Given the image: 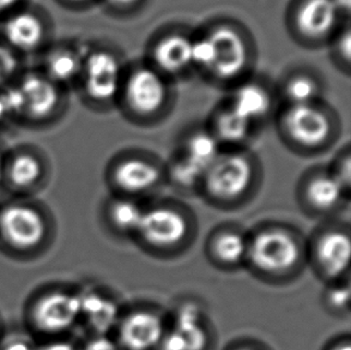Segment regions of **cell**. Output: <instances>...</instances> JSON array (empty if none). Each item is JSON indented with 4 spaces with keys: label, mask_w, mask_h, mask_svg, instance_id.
<instances>
[{
    "label": "cell",
    "mask_w": 351,
    "mask_h": 350,
    "mask_svg": "<svg viewBox=\"0 0 351 350\" xmlns=\"http://www.w3.org/2000/svg\"><path fill=\"white\" fill-rule=\"evenodd\" d=\"M209 38L214 43L215 57L213 70L221 78H233L241 73L247 64L246 45L241 35L234 29H216Z\"/></svg>",
    "instance_id": "8"
},
{
    "label": "cell",
    "mask_w": 351,
    "mask_h": 350,
    "mask_svg": "<svg viewBox=\"0 0 351 350\" xmlns=\"http://www.w3.org/2000/svg\"><path fill=\"white\" fill-rule=\"evenodd\" d=\"M328 307L336 313H348L350 310V287L349 283L335 284L325 295Z\"/></svg>",
    "instance_id": "29"
},
{
    "label": "cell",
    "mask_w": 351,
    "mask_h": 350,
    "mask_svg": "<svg viewBox=\"0 0 351 350\" xmlns=\"http://www.w3.org/2000/svg\"><path fill=\"white\" fill-rule=\"evenodd\" d=\"M301 259L298 239L280 228H269L248 240L246 261L258 274H289Z\"/></svg>",
    "instance_id": "1"
},
{
    "label": "cell",
    "mask_w": 351,
    "mask_h": 350,
    "mask_svg": "<svg viewBox=\"0 0 351 350\" xmlns=\"http://www.w3.org/2000/svg\"><path fill=\"white\" fill-rule=\"evenodd\" d=\"M314 261L328 279H338L350 266L351 242L349 233L333 229L324 233L314 246Z\"/></svg>",
    "instance_id": "7"
},
{
    "label": "cell",
    "mask_w": 351,
    "mask_h": 350,
    "mask_svg": "<svg viewBox=\"0 0 351 350\" xmlns=\"http://www.w3.org/2000/svg\"><path fill=\"white\" fill-rule=\"evenodd\" d=\"M166 95V84L161 76L149 69H141L134 72L126 86L128 104L139 113L156 112L161 108Z\"/></svg>",
    "instance_id": "11"
},
{
    "label": "cell",
    "mask_w": 351,
    "mask_h": 350,
    "mask_svg": "<svg viewBox=\"0 0 351 350\" xmlns=\"http://www.w3.org/2000/svg\"><path fill=\"white\" fill-rule=\"evenodd\" d=\"M330 350H351L350 341L344 340V341L338 342Z\"/></svg>",
    "instance_id": "38"
},
{
    "label": "cell",
    "mask_w": 351,
    "mask_h": 350,
    "mask_svg": "<svg viewBox=\"0 0 351 350\" xmlns=\"http://www.w3.org/2000/svg\"><path fill=\"white\" fill-rule=\"evenodd\" d=\"M204 175L203 172L199 171L193 165H191L190 162L185 160L184 157L179 159L171 170L173 181L179 187H185V189H192V187H197L198 185H202Z\"/></svg>",
    "instance_id": "27"
},
{
    "label": "cell",
    "mask_w": 351,
    "mask_h": 350,
    "mask_svg": "<svg viewBox=\"0 0 351 350\" xmlns=\"http://www.w3.org/2000/svg\"><path fill=\"white\" fill-rule=\"evenodd\" d=\"M215 57H216V52H215L214 43L211 41L209 36L192 43L191 62L197 64L199 67L211 69L214 65Z\"/></svg>",
    "instance_id": "30"
},
{
    "label": "cell",
    "mask_w": 351,
    "mask_h": 350,
    "mask_svg": "<svg viewBox=\"0 0 351 350\" xmlns=\"http://www.w3.org/2000/svg\"><path fill=\"white\" fill-rule=\"evenodd\" d=\"M219 154L217 138L208 133H197L190 138L182 157L205 174Z\"/></svg>",
    "instance_id": "22"
},
{
    "label": "cell",
    "mask_w": 351,
    "mask_h": 350,
    "mask_svg": "<svg viewBox=\"0 0 351 350\" xmlns=\"http://www.w3.org/2000/svg\"><path fill=\"white\" fill-rule=\"evenodd\" d=\"M338 52L342 54V57L349 62L351 56V38L350 30L347 29L338 41Z\"/></svg>",
    "instance_id": "33"
},
{
    "label": "cell",
    "mask_w": 351,
    "mask_h": 350,
    "mask_svg": "<svg viewBox=\"0 0 351 350\" xmlns=\"http://www.w3.org/2000/svg\"><path fill=\"white\" fill-rule=\"evenodd\" d=\"M80 316V296L69 293L49 294L35 308V320L38 327L49 332L66 330Z\"/></svg>",
    "instance_id": "10"
},
{
    "label": "cell",
    "mask_w": 351,
    "mask_h": 350,
    "mask_svg": "<svg viewBox=\"0 0 351 350\" xmlns=\"http://www.w3.org/2000/svg\"><path fill=\"white\" fill-rule=\"evenodd\" d=\"M24 100V113L35 119L48 117L57 107L59 101L56 83L49 78L30 75L19 86Z\"/></svg>",
    "instance_id": "13"
},
{
    "label": "cell",
    "mask_w": 351,
    "mask_h": 350,
    "mask_svg": "<svg viewBox=\"0 0 351 350\" xmlns=\"http://www.w3.org/2000/svg\"><path fill=\"white\" fill-rule=\"evenodd\" d=\"M88 95L95 101H110L118 94L121 69L118 59L105 51L90 54L83 65Z\"/></svg>",
    "instance_id": "5"
},
{
    "label": "cell",
    "mask_w": 351,
    "mask_h": 350,
    "mask_svg": "<svg viewBox=\"0 0 351 350\" xmlns=\"http://www.w3.org/2000/svg\"><path fill=\"white\" fill-rule=\"evenodd\" d=\"M192 41L181 35H171L163 38L155 49V60L162 70L167 72H180L191 62Z\"/></svg>",
    "instance_id": "19"
},
{
    "label": "cell",
    "mask_w": 351,
    "mask_h": 350,
    "mask_svg": "<svg viewBox=\"0 0 351 350\" xmlns=\"http://www.w3.org/2000/svg\"><path fill=\"white\" fill-rule=\"evenodd\" d=\"M318 91V86L307 77H298L287 86V95L290 101L294 102V106L312 104V101L317 97Z\"/></svg>",
    "instance_id": "28"
},
{
    "label": "cell",
    "mask_w": 351,
    "mask_h": 350,
    "mask_svg": "<svg viewBox=\"0 0 351 350\" xmlns=\"http://www.w3.org/2000/svg\"><path fill=\"white\" fill-rule=\"evenodd\" d=\"M0 227L5 237L19 247H32L43 240L45 223L33 209L14 205L6 209L0 218Z\"/></svg>",
    "instance_id": "9"
},
{
    "label": "cell",
    "mask_w": 351,
    "mask_h": 350,
    "mask_svg": "<svg viewBox=\"0 0 351 350\" xmlns=\"http://www.w3.org/2000/svg\"><path fill=\"white\" fill-rule=\"evenodd\" d=\"M1 175H3V161H1V156H0V179H1Z\"/></svg>",
    "instance_id": "40"
},
{
    "label": "cell",
    "mask_w": 351,
    "mask_h": 350,
    "mask_svg": "<svg viewBox=\"0 0 351 350\" xmlns=\"http://www.w3.org/2000/svg\"><path fill=\"white\" fill-rule=\"evenodd\" d=\"M4 350H33L30 348L28 343L24 341L10 342L8 346L5 347Z\"/></svg>",
    "instance_id": "36"
},
{
    "label": "cell",
    "mask_w": 351,
    "mask_h": 350,
    "mask_svg": "<svg viewBox=\"0 0 351 350\" xmlns=\"http://www.w3.org/2000/svg\"><path fill=\"white\" fill-rule=\"evenodd\" d=\"M19 67L17 58L9 48L0 46V86L12 77Z\"/></svg>",
    "instance_id": "31"
},
{
    "label": "cell",
    "mask_w": 351,
    "mask_h": 350,
    "mask_svg": "<svg viewBox=\"0 0 351 350\" xmlns=\"http://www.w3.org/2000/svg\"><path fill=\"white\" fill-rule=\"evenodd\" d=\"M285 126L295 142L306 148L322 145L331 133L328 115L313 104H299L290 109Z\"/></svg>",
    "instance_id": "6"
},
{
    "label": "cell",
    "mask_w": 351,
    "mask_h": 350,
    "mask_svg": "<svg viewBox=\"0 0 351 350\" xmlns=\"http://www.w3.org/2000/svg\"><path fill=\"white\" fill-rule=\"evenodd\" d=\"M333 3L337 8L338 12L341 14H349L351 8V0H333Z\"/></svg>",
    "instance_id": "35"
},
{
    "label": "cell",
    "mask_w": 351,
    "mask_h": 350,
    "mask_svg": "<svg viewBox=\"0 0 351 350\" xmlns=\"http://www.w3.org/2000/svg\"><path fill=\"white\" fill-rule=\"evenodd\" d=\"M81 316L88 319L97 336H106L113 327H118L120 312L118 305L99 293H86L80 296Z\"/></svg>",
    "instance_id": "15"
},
{
    "label": "cell",
    "mask_w": 351,
    "mask_h": 350,
    "mask_svg": "<svg viewBox=\"0 0 351 350\" xmlns=\"http://www.w3.org/2000/svg\"><path fill=\"white\" fill-rule=\"evenodd\" d=\"M190 223L184 213L169 205L145 209L137 237L154 250L176 248L189 237Z\"/></svg>",
    "instance_id": "3"
},
{
    "label": "cell",
    "mask_w": 351,
    "mask_h": 350,
    "mask_svg": "<svg viewBox=\"0 0 351 350\" xmlns=\"http://www.w3.org/2000/svg\"><path fill=\"white\" fill-rule=\"evenodd\" d=\"M38 350H75V348L66 342H56V343H51L48 346H45Z\"/></svg>",
    "instance_id": "34"
},
{
    "label": "cell",
    "mask_w": 351,
    "mask_h": 350,
    "mask_svg": "<svg viewBox=\"0 0 351 350\" xmlns=\"http://www.w3.org/2000/svg\"><path fill=\"white\" fill-rule=\"evenodd\" d=\"M254 171L242 154H219L202 181L208 197L219 203H233L251 189Z\"/></svg>",
    "instance_id": "2"
},
{
    "label": "cell",
    "mask_w": 351,
    "mask_h": 350,
    "mask_svg": "<svg viewBox=\"0 0 351 350\" xmlns=\"http://www.w3.org/2000/svg\"><path fill=\"white\" fill-rule=\"evenodd\" d=\"M171 330L179 336L185 350L206 349L209 338L203 325V313L195 303L181 306Z\"/></svg>",
    "instance_id": "18"
},
{
    "label": "cell",
    "mask_w": 351,
    "mask_h": 350,
    "mask_svg": "<svg viewBox=\"0 0 351 350\" xmlns=\"http://www.w3.org/2000/svg\"><path fill=\"white\" fill-rule=\"evenodd\" d=\"M83 70L81 59L75 53L57 51L47 60L48 78L56 83H67L75 80Z\"/></svg>",
    "instance_id": "24"
},
{
    "label": "cell",
    "mask_w": 351,
    "mask_h": 350,
    "mask_svg": "<svg viewBox=\"0 0 351 350\" xmlns=\"http://www.w3.org/2000/svg\"><path fill=\"white\" fill-rule=\"evenodd\" d=\"M338 14L333 0H306L298 14V24L306 35L318 38L335 27Z\"/></svg>",
    "instance_id": "16"
},
{
    "label": "cell",
    "mask_w": 351,
    "mask_h": 350,
    "mask_svg": "<svg viewBox=\"0 0 351 350\" xmlns=\"http://www.w3.org/2000/svg\"><path fill=\"white\" fill-rule=\"evenodd\" d=\"M248 239L237 231H224L215 237L211 252L219 264L237 266L246 261Z\"/></svg>",
    "instance_id": "20"
},
{
    "label": "cell",
    "mask_w": 351,
    "mask_h": 350,
    "mask_svg": "<svg viewBox=\"0 0 351 350\" xmlns=\"http://www.w3.org/2000/svg\"><path fill=\"white\" fill-rule=\"evenodd\" d=\"M237 350H258V349H254V348H250V347H245V348H240V349H237Z\"/></svg>",
    "instance_id": "41"
},
{
    "label": "cell",
    "mask_w": 351,
    "mask_h": 350,
    "mask_svg": "<svg viewBox=\"0 0 351 350\" xmlns=\"http://www.w3.org/2000/svg\"><path fill=\"white\" fill-rule=\"evenodd\" d=\"M4 35L12 47L21 51H32L43 41L45 29L43 22L35 14L19 12L6 21Z\"/></svg>",
    "instance_id": "17"
},
{
    "label": "cell",
    "mask_w": 351,
    "mask_h": 350,
    "mask_svg": "<svg viewBox=\"0 0 351 350\" xmlns=\"http://www.w3.org/2000/svg\"><path fill=\"white\" fill-rule=\"evenodd\" d=\"M118 330L121 350L156 349L166 334L161 316L149 310H138L120 319Z\"/></svg>",
    "instance_id": "4"
},
{
    "label": "cell",
    "mask_w": 351,
    "mask_h": 350,
    "mask_svg": "<svg viewBox=\"0 0 351 350\" xmlns=\"http://www.w3.org/2000/svg\"><path fill=\"white\" fill-rule=\"evenodd\" d=\"M84 350H121L118 342L110 340L107 336H96L90 342H88Z\"/></svg>",
    "instance_id": "32"
},
{
    "label": "cell",
    "mask_w": 351,
    "mask_h": 350,
    "mask_svg": "<svg viewBox=\"0 0 351 350\" xmlns=\"http://www.w3.org/2000/svg\"><path fill=\"white\" fill-rule=\"evenodd\" d=\"M251 121L237 114L233 108L219 115L216 123L217 141L227 143H240L248 136Z\"/></svg>",
    "instance_id": "25"
},
{
    "label": "cell",
    "mask_w": 351,
    "mask_h": 350,
    "mask_svg": "<svg viewBox=\"0 0 351 350\" xmlns=\"http://www.w3.org/2000/svg\"><path fill=\"white\" fill-rule=\"evenodd\" d=\"M269 108L270 97L261 86L247 84L235 93L233 109L248 121L261 118Z\"/></svg>",
    "instance_id": "21"
},
{
    "label": "cell",
    "mask_w": 351,
    "mask_h": 350,
    "mask_svg": "<svg viewBox=\"0 0 351 350\" xmlns=\"http://www.w3.org/2000/svg\"><path fill=\"white\" fill-rule=\"evenodd\" d=\"M10 173L11 179L17 186H29L41 174V166L35 157L22 155L14 160Z\"/></svg>",
    "instance_id": "26"
},
{
    "label": "cell",
    "mask_w": 351,
    "mask_h": 350,
    "mask_svg": "<svg viewBox=\"0 0 351 350\" xmlns=\"http://www.w3.org/2000/svg\"><path fill=\"white\" fill-rule=\"evenodd\" d=\"M161 179L158 167L141 159H128L121 162L114 172L118 189L128 196L145 194L156 187Z\"/></svg>",
    "instance_id": "12"
},
{
    "label": "cell",
    "mask_w": 351,
    "mask_h": 350,
    "mask_svg": "<svg viewBox=\"0 0 351 350\" xmlns=\"http://www.w3.org/2000/svg\"><path fill=\"white\" fill-rule=\"evenodd\" d=\"M144 210L145 209H143L131 197L117 199L110 205V222L118 232L128 235H137Z\"/></svg>",
    "instance_id": "23"
},
{
    "label": "cell",
    "mask_w": 351,
    "mask_h": 350,
    "mask_svg": "<svg viewBox=\"0 0 351 350\" xmlns=\"http://www.w3.org/2000/svg\"><path fill=\"white\" fill-rule=\"evenodd\" d=\"M73 1H82V0H73Z\"/></svg>",
    "instance_id": "42"
},
{
    "label": "cell",
    "mask_w": 351,
    "mask_h": 350,
    "mask_svg": "<svg viewBox=\"0 0 351 350\" xmlns=\"http://www.w3.org/2000/svg\"><path fill=\"white\" fill-rule=\"evenodd\" d=\"M112 4L118 5V6H125V5H130L134 3L136 0H110Z\"/></svg>",
    "instance_id": "39"
},
{
    "label": "cell",
    "mask_w": 351,
    "mask_h": 350,
    "mask_svg": "<svg viewBox=\"0 0 351 350\" xmlns=\"http://www.w3.org/2000/svg\"><path fill=\"white\" fill-rule=\"evenodd\" d=\"M347 196L332 173L315 175L309 180L304 189V198L309 208L318 213H328L337 208Z\"/></svg>",
    "instance_id": "14"
},
{
    "label": "cell",
    "mask_w": 351,
    "mask_h": 350,
    "mask_svg": "<svg viewBox=\"0 0 351 350\" xmlns=\"http://www.w3.org/2000/svg\"><path fill=\"white\" fill-rule=\"evenodd\" d=\"M19 0H0V11L11 9L19 3Z\"/></svg>",
    "instance_id": "37"
}]
</instances>
